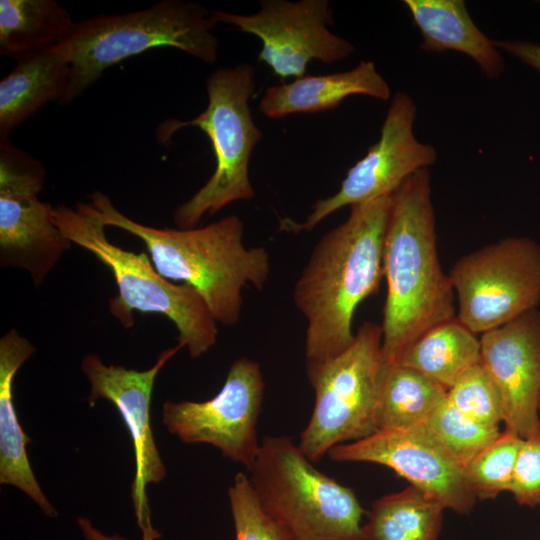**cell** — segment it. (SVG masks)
<instances>
[{
    "mask_svg": "<svg viewBox=\"0 0 540 540\" xmlns=\"http://www.w3.org/2000/svg\"><path fill=\"white\" fill-rule=\"evenodd\" d=\"M391 199L392 194L350 206L348 218L314 246L293 290L306 320V364L334 358L354 341V313L383 277Z\"/></svg>",
    "mask_w": 540,
    "mask_h": 540,
    "instance_id": "6da1fadb",
    "label": "cell"
},
{
    "mask_svg": "<svg viewBox=\"0 0 540 540\" xmlns=\"http://www.w3.org/2000/svg\"><path fill=\"white\" fill-rule=\"evenodd\" d=\"M447 401L484 425L499 427L503 422L499 392L482 364L471 369L448 389Z\"/></svg>",
    "mask_w": 540,
    "mask_h": 540,
    "instance_id": "4316f807",
    "label": "cell"
},
{
    "mask_svg": "<svg viewBox=\"0 0 540 540\" xmlns=\"http://www.w3.org/2000/svg\"><path fill=\"white\" fill-rule=\"evenodd\" d=\"M183 346L163 350L156 363L149 369L138 371L118 365H106L95 354H87L81 362V370L88 379L90 392L88 404L94 407L99 399L115 405L126 425L133 443L135 475L131 484L137 524L142 532L141 540H157L161 534L151 523L146 486L158 483L166 476L150 421L151 396L160 370Z\"/></svg>",
    "mask_w": 540,
    "mask_h": 540,
    "instance_id": "5bb4252c",
    "label": "cell"
},
{
    "mask_svg": "<svg viewBox=\"0 0 540 540\" xmlns=\"http://www.w3.org/2000/svg\"><path fill=\"white\" fill-rule=\"evenodd\" d=\"M336 462H370L384 465L408 480L445 508L469 513L476 502L463 467L422 425L410 429L377 430L328 452Z\"/></svg>",
    "mask_w": 540,
    "mask_h": 540,
    "instance_id": "9a60e30c",
    "label": "cell"
},
{
    "mask_svg": "<svg viewBox=\"0 0 540 540\" xmlns=\"http://www.w3.org/2000/svg\"><path fill=\"white\" fill-rule=\"evenodd\" d=\"M255 90V69L247 63L221 67L206 79L208 105L189 121L169 119L157 128V140L167 143L180 129L199 128L209 138L215 169L207 182L173 212L180 229L194 228L208 214L215 215L236 201L254 198L249 161L262 138L249 108Z\"/></svg>",
    "mask_w": 540,
    "mask_h": 540,
    "instance_id": "8992f818",
    "label": "cell"
},
{
    "mask_svg": "<svg viewBox=\"0 0 540 540\" xmlns=\"http://www.w3.org/2000/svg\"><path fill=\"white\" fill-rule=\"evenodd\" d=\"M89 203L106 227L126 231L144 243L160 275L195 288L224 326L240 320L242 289L252 285L262 291L269 278L268 251L244 246V224L236 215L199 228H156L127 217L100 191L89 196Z\"/></svg>",
    "mask_w": 540,
    "mask_h": 540,
    "instance_id": "3957f363",
    "label": "cell"
},
{
    "mask_svg": "<svg viewBox=\"0 0 540 540\" xmlns=\"http://www.w3.org/2000/svg\"><path fill=\"white\" fill-rule=\"evenodd\" d=\"M351 95L385 101L390 98L391 90L375 63L362 60L349 71L305 75L289 83L270 86L259 102V110L270 119L296 113H318L337 108Z\"/></svg>",
    "mask_w": 540,
    "mask_h": 540,
    "instance_id": "ac0fdd59",
    "label": "cell"
},
{
    "mask_svg": "<svg viewBox=\"0 0 540 540\" xmlns=\"http://www.w3.org/2000/svg\"><path fill=\"white\" fill-rule=\"evenodd\" d=\"M264 390L260 364L241 357L231 364L214 397L203 402L168 400L162 407V421L181 441L210 444L249 469L260 450L256 427Z\"/></svg>",
    "mask_w": 540,
    "mask_h": 540,
    "instance_id": "7c38bea8",
    "label": "cell"
},
{
    "mask_svg": "<svg viewBox=\"0 0 540 540\" xmlns=\"http://www.w3.org/2000/svg\"><path fill=\"white\" fill-rule=\"evenodd\" d=\"M458 299L457 318L483 334L537 309L540 246L507 237L461 257L449 273Z\"/></svg>",
    "mask_w": 540,
    "mask_h": 540,
    "instance_id": "9c48e42d",
    "label": "cell"
},
{
    "mask_svg": "<svg viewBox=\"0 0 540 540\" xmlns=\"http://www.w3.org/2000/svg\"><path fill=\"white\" fill-rule=\"evenodd\" d=\"M424 426L463 468L501 433L499 427L484 425L465 415L447 398Z\"/></svg>",
    "mask_w": 540,
    "mask_h": 540,
    "instance_id": "d4e9b609",
    "label": "cell"
},
{
    "mask_svg": "<svg viewBox=\"0 0 540 540\" xmlns=\"http://www.w3.org/2000/svg\"><path fill=\"white\" fill-rule=\"evenodd\" d=\"M428 168L393 193L383 243L381 356L395 363L429 329L455 318V291L440 265Z\"/></svg>",
    "mask_w": 540,
    "mask_h": 540,
    "instance_id": "7a4b0ae2",
    "label": "cell"
},
{
    "mask_svg": "<svg viewBox=\"0 0 540 540\" xmlns=\"http://www.w3.org/2000/svg\"><path fill=\"white\" fill-rule=\"evenodd\" d=\"M509 491L520 505L540 506V434L523 440Z\"/></svg>",
    "mask_w": 540,
    "mask_h": 540,
    "instance_id": "f1b7e54d",
    "label": "cell"
},
{
    "mask_svg": "<svg viewBox=\"0 0 540 540\" xmlns=\"http://www.w3.org/2000/svg\"><path fill=\"white\" fill-rule=\"evenodd\" d=\"M422 35L421 49L453 50L470 57L488 79L499 77L505 62L499 49L474 23L462 0H405Z\"/></svg>",
    "mask_w": 540,
    "mask_h": 540,
    "instance_id": "d6986e66",
    "label": "cell"
},
{
    "mask_svg": "<svg viewBox=\"0 0 540 540\" xmlns=\"http://www.w3.org/2000/svg\"><path fill=\"white\" fill-rule=\"evenodd\" d=\"M395 363L415 369L449 389L481 364L480 339L455 317L421 335Z\"/></svg>",
    "mask_w": 540,
    "mask_h": 540,
    "instance_id": "603a6c76",
    "label": "cell"
},
{
    "mask_svg": "<svg viewBox=\"0 0 540 540\" xmlns=\"http://www.w3.org/2000/svg\"><path fill=\"white\" fill-rule=\"evenodd\" d=\"M266 513L290 540H363L354 492L317 470L287 436H266L248 469Z\"/></svg>",
    "mask_w": 540,
    "mask_h": 540,
    "instance_id": "52a82bcc",
    "label": "cell"
},
{
    "mask_svg": "<svg viewBox=\"0 0 540 540\" xmlns=\"http://www.w3.org/2000/svg\"><path fill=\"white\" fill-rule=\"evenodd\" d=\"M538 411H539V416H540V396H539V402H538Z\"/></svg>",
    "mask_w": 540,
    "mask_h": 540,
    "instance_id": "1f68e13d",
    "label": "cell"
},
{
    "mask_svg": "<svg viewBox=\"0 0 540 540\" xmlns=\"http://www.w3.org/2000/svg\"><path fill=\"white\" fill-rule=\"evenodd\" d=\"M40 161L0 140V267L27 272L39 287L73 245L55 224L53 207L39 199Z\"/></svg>",
    "mask_w": 540,
    "mask_h": 540,
    "instance_id": "30bf717a",
    "label": "cell"
},
{
    "mask_svg": "<svg viewBox=\"0 0 540 540\" xmlns=\"http://www.w3.org/2000/svg\"><path fill=\"white\" fill-rule=\"evenodd\" d=\"M381 344V326L365 322L344 352L321 363L306 364L315 403L298 447L311 462L339 444L363 439L377 431Z\"/></svg>",
    "mask_w": 540,
    "mask_h": 540,
    "instance_id": "ba28073f",
    "label": "cell"
},
{
    "mask_svg": "<svg viewBox=\"0 0 540 540\" xmlns=\"http://www.w3.org/2000/svg\"><path fill=\"white\" fill-rule=\"evenodd\" d=\"M499 50L514 56L540 73V44L524 40L494 41Z\"/></svg>",
    "mask_w": 540,
    "mask_h": 540,
    "instance_id": "f546056e",
    "label": "cell"
},
{
    "mask_svg": "<svg viewBox=\"0 0 540 540\" xmlns=\"http://www.w3.org/2000/svg\"><path fill=\"white\" fill-rule=\"evenodd\" d=\"M480 343L481 364L501 398L505 430L521 439L540 434V311L481 334Z\"/></svg>",
    "mask_w": 540,
    "mask_h": 540,
    "instance_id": "2e32d148",
    "label": "cell"
},
{
    "mask_svg": "<svg viewBox=\"0 0 540 540\" xmlns=\"http://www.w3.org/2000/svg\"><path fill=\"white\" fill-rule=\"evenodd\" d=\"M36 352L33 344L12 328L0 338V484L17 487L50 517L58 515L41 490L31 468L26 445L31 439L20 425L13 401V380Z\"/></svg>",
    "mask_w": 540,
    "mask_h": 540,
    "instance_id": "e0dca14e",
    "label": "cell"
},
{
    "mask_svg": "<svg viewBox=\"0 0 540 540\" xmlns=\"http://www.w3.org/2000/svg\"><path fill=\"white\" fill-rule=\"evenodd\" d=\"M416 115L414 100L405 92H396L379 140L347 171L339 190L317 200L302 223L282 219L280 228L311 231L340 208L391 195L413 173L433 165L437 158L435 148L414 135Z\"/></svg>",
    "mask_w": 540,
    "mask_h": 540,
    "instance_id": "4fadbf2b",
    "label": "cell"
},
{
    "mask_svg": "<svg viewBox=\"0 0 540 540\" xmlns=\"http://www.w3.org/2000/svg\"><path fill=\"white\" fill-rule=\"evenodd\" d=\"M69 74V63L54 48L18 61L0 81V140L45 104L60 103Z\"/></svg>",
    "mask_w": 540,
    "mask_h": 540,
    "instance_id": "ffe728a7",
    "label": "cell"
},
{
    "mask_svg": "<svg viewBox=\"0 0 540 540\" xmlns=\"http://www.w3.org/2000/svg\"><path fill=\"white\" fill-rule=\"evenodd\" d=\"M74 22L55 0H1L0 54L18 62L54 48Z\"/></svg>",
    "mask_w": 540,
    "mask_h": 540,
    "instance_id": "7402d4cb",
    "label": "cell"
},
{
    "mask_svg": "<svg viewBox=\"0 0 540 540\" xmlns=\"http://www.w3.org/2000/svg\"><path fill=\"white\" fill-rule=\"evenodd\" d=\"M85 540H125L123 537L115 535H106L96 529L91 521L85 517H79L77 520Z\"/></svg>",
    "mask_w": 540,
    "mask_h": 540,
    "instance_id": "4dcf8cb0",
    "label": "cell"
},
{
    "mask_svg": "<svg viewBox=\"0 0 540 540\" xmlns=\"http://www.w3.org/2000/svg\"><path fill=\"white\" fill-rule=\"evenodd\" d=\"M236 540H290L261 506L248 475L238 473L228 490Z\"/></svg>",
    "mask_w": 540,
    "mask_h": 540,
    "instance_id": "83f0119b",
    "label": "cell"
},
{
    "mask_svg": "<svg viewBox=\"0 0 540 540\" xmlns=\"http://www.w3.org/2000/svg\"><path fill=\"white\" fill-rule=\"evenodd\" d=\"M53 219L72 244L91 253L111 271L118 292L108 301V310L124 328L134 326V312L157 313L175 325L178 343L192 358L215 345L218 323L199 292L188 284L177 285L164 278L145 252L128 251L110 242L106 226L89 202L54 206Z\"/></svg>",
    "mask_w": 540,
    "mask_h": 540,
    "instance_id": "5b68a950",
    "label": "cell"
},
{
    "mask_svg": "<svg viewBox=\"0 0 540 540\" xmlns=\"http://www.w3.org/2000/svg\"><path fill=\"white\" fill-rule=\"evenodd\" d=\"M445 507L420 489L377 499L362 527L363 540H437Z\"/></svg>",
    "mask_w": 540,
    "mask_h": 540,
    "instance_id": "cb8c5ba5",
    "label": "cell"
},
{
    "mask_svg": "<svg viewBox=\"0 0 540 540\" xmlns=\"http://www.w3.org/2000/svg\"><path fill=\"white\" fill-rule=\"evenodd\" d=\"M447 392L442 384L415 369L382 361L375 411L376 429H410L424 425L444 403Z\"/></svg>",
    "mask_w": 540,
    "mask_h": 540,
    "instance_id": "44dd1931",
    "label": "cell"
},
{
    "mask_svg": "<svg viewBox=\"0 0 540 540\" xmlns=\"http://www.w3.org/2000/svg\"><path fill=\"white\" fill-rule=\"evenodd\" d=\"M523 440L505 430L463 468L465 480L476 499H492L509 491Z\"/></svg>",
    "mask_w": 540,
    "mask_h": 540,
    "instance_id": "484cf974",
    "label": "cell"
},
{
    "mask_svg": "<svg viewBox=\"0 0 540 540\" xmlns=\"http://www.w3.org/2000/svg\"><path fill=\"white\" fill-rule=\"evenodd\" d=\"M211 17L259 38L258 60L283 80L305 76L312 61L332 64L355 51L351 42L330 31L334 18L327 0H262L254 14L214 10Z\"/></svg>",
    "mask_w": 540,
    "mask_h": 540,
    "instance_id": "8fae6325",
    "label": "cell"
},
{
    "mask_svg": "<svg viewBox=\"0 0 540 540\" xmlns=\"http://www.w3.org/2000/svg\"><path fill=\"white\" fill-rule=\"evenodd\" d=\"M211 11L183 0H163L149 8L75 21L54 49L69 63L68 105L111 66L152 48L171 47L208 63L216 62L219 42Z\"/></svg>",
    "mask_w": 540,
    "mask_h": 540,
    "instance_id": "277c9868",
    "label": "cell"
}]
</instances>
